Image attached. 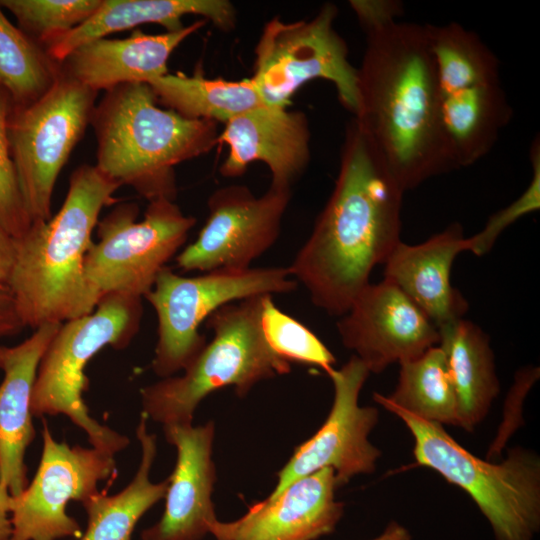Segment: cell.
<instances>
[{"mask_svg":"<svg viewBox=\"0 0 540 540\" xmlns=\"http://www.w3.org/2000/svg\"><path fill=\"white\" fill-rule=\"evenodd\" d=\"M405 191L369 137L348 124L333 191L314 228L295 255L291 276L312 303L329 315H344L401 241Z\"/></svg>","mask_w":540,"mask_h":540,"instance_id":"obj_1","label":"cell"},{"mask_svg":"<svg viewBox=\"0 0 540 540\" xmlns=\"http://www.w3.org/2000/svg\"><path fill=\"white\" fill-rule=\"evenodd\" d=\"M364 31L354 119L404 191L455 170L424 25L392 18Z\"/></svg>","mask_w":540,"mask_h":540,"instance_id":"obj_2","label":"cell"},{"mask_svg":"<svg viewBox=\"0 0 540 540\" xmlns=\"http://www.w3.org/2000/svg\"><path fill=\"white\" fill-rule=\"evenodd\" d=\"M119 187L95 165L79 166L56 215L32 222L16 240L6 285L25 327L63 323L94 311L102 296L88 282L84 260L100 212L117 202L113 195Z\"/></svg>","mask_w":540,"mask_h":540,"instance_id":"obj_3","label":"cell"},{"mask_svg":"<svg viewBox=\"0 0 540 540\" xmlns=\"http://www.w3.org/2000/svg\"><path fill=\"white\" fill-rule=\"evenodd\" d=\"M90 124L97 140L95 166L148 201L175 200V166L218 144L216 122L189 119L159 107L146 83H125L105 91Z\"/></svg>","mask_w":540,"mask_h":540,"instance_id":"obj_4","label":"cell"},{"mask_svg":"<svg viewBox=\"0 0 540 540\" xmlns=\"http://www.w3.org/2000/svg\"><path fill=\"white\" fill-rule=\"evenodd\" d=\"M265 295L226 304L204 322L210 342L183 370L140 390L143 413L166 425L192 424L194 412L209 394L232 386L245 397L259 382L285 375L291 363L268 345L261 327Z\"/></svg>","mask_w":540,"mask_h":540,"instance_id":"obj_5","label":"cell"},{"mask_svg":"<svg viewBox=\"0 0 540 540\" xmlns=\"http://www.w3.org/2000/svg\"><path fill=\"white\" fill-rule=\"evenodd\" d=\"M142 298L105 294L90 314L61 323L37 369L31 412L35 417L63 414L84 430L92 447L111 455L125 449L128 437L93 419L83 395L85 368L104 347L126 348L140 329Z\"/></svg>","mask_w":540,"mask_h":540,"instance_id":"obj_6","label":"cell"},{"mask_svg":"<svg viewBox=\"0 0 540 540\" xmlns=\"http://www.w3.org/2000/svg\"><path fill=\"white\" fill-rule=\"evenodd\" d=\"M414 438L419 465L463 489L490 523L496 540H532L540 527V459L515 447L500 463L484 461L456 442L443 425L392 406Z\"/></svg>","mask_w":540,"mask_h":540,"instance_id":"obj_7","label":"cell"},{"mask_svg":"<svg viewBox=\"0 0 540 540\" xmlns=\"http://www.w3.org/2000/svg\"><path fill=\"white\" fill-rule=\"evenodd\" d=\"M297 285L288 267L219 269L193 277L163 268L144 296L158 321L153 372L167 378L183 371L207 343L200 326L220 307L254 296L290 293Z\"/></svg>","mask_w":540,"mask_h":540,"instance_id":"obj_8","label":"cell"},{"mask_svg":"<svg viewBox=\"0 0 540 540\" xmlns=\"http://www.w3.org/2000/svg\"><path fill=\"white\" fill-rule=\"evenodd\" d=\"M337 7L324 4L311 18L268 20L254 49L250 77L264 103L288 108L292 96L315 79L331 82L341 104L354 116L359 109L357 68L334 27Z\"/></svg>","mask_w":540,"mask_h":540,"instance_id":"obj_9","label":"cell"},{"mask_svg":"<svg viewBox=\"0 0 540 540\" xmlns=\"http://www.w3.org/2000/svg\"><path fill=\"white\" fill-rule=\"evenodd\" d=\"M97 94L62 72L39 100L12 106L8 124L11 156L32 222L51 219L55 183L90 123Z\"/></svg>","mask_w":540,"mask_h":540,"instance_id":"obj_10","label":"cell"},{"mask_svg":"<svg viewBox=\"0 0 540 540\" xmlns=\"http://www.w3.org/2000/svg\"><path fill=\"white\" fill-rule=\"evenodd\" d=\"M138 213L135 203L118 204L97 223L98 241L86 253L84 272L101 296L144 298L196 223L166 198L149 201L141 221Z\"/></svg>","mask_w":540,"mask_h":540,"instance_id":"obj_11","label":"cell"},{"mask_svg":"<svg viewBox=\"0 0 540 540\" xmlns=\"http://www.w3.org/2000/svg\"><path fill=\"white\" fill-rule=\"evenodd\" d=\"M42 440L41 459L32 481L12 496L9 540L80 538L79 523L66 512L68 502H83L99 491L100 481L114 480L117 475L114 455L56 441L45 420Z\"/></svg>","mask_w":540,"mask_h":540,"instance_id":"obj_12","label":"cell"},{"mask_svg":"<svg viewBox=\"0 0 540 540\" xmlns=\"http://www.w3.org/2000/svg\"><path fill=\"white\" fill-rule=\"evenodd\" d=\"M327 375L334 389L331 410L317 432L295 448L277 473V484L267 497L278 495L295 480L323 468L333 469L339 487L356 475L376 469L381 452L369 441V435L378 423L379 411L358 402L369 370L352 355L341 368H333Z\"/></svg>","mask_w":540,"mask_h":540,"instance_id":"obj_13","label":"cell"},{"mask_svg":"<svg viewBox=\"0 0 540 540\" xmlns=\"http://www.w3.org/2000/svg\"><path fill=\"white\" fill-rule=\"evenodd\" d=\"M290 198V189L272 186L261 196L244 185L218 188L197 238L176 256L177 266L184 272L250 268L279 238Z\"/></svg>","mask_w":540,"mask_h":540,"instance_id":"obj_14","label":"cell"},{"mask_svg":"<svg viewBox=\"0 0 540 540\" xmlns=\"http://www.w3.org/2000/svg\"><path fill=\"white\" fill-rule=\"evenodd\" d=\"M342 344L370 373L421 356L439 343V330L393 283L367 284L337 322Z\"/></svg>","mask_w":540,"mask_h":540,"instance_id":"obj_15","label":"cell"},{"mask_svg":"<svg viewBox=\"0 0 540 540\" xmlns=\"http://www.w3.org/2000/svg\"><path fill=\"white\" fill-rule=\"evenodd\" d=\"M338 487L333 469L323 468L253 504L236 520L217 519L210 534L216 540H316L332 533L343 516Z\"/></svg>","mask_w":540,"mask_h":540,"instance_id":"obj_16","label":"cell"},{"mask_svg":"<svg viewBox=\"0 0 540 540\" xmlns=\"http://www.w3.org/2000/svg\"><path fill=\"white\" fill-rule=\"evenodd\" d=\"M177 460L165 494L160 520L141 533V540H201L217 520L212 492L216 469L212 460L215 424L163 426Z\"/></svg>","mask_w":540,"mask_h":540,"instance_id":"obj_17","label":"cell"},{"mask_svg":"<svg viewBox=\"0 0 540 540\" xmlns=\"http://www.w3.org/2000/svg\"><path fill=\"white\" fill-rule=\"evenodd\" d=\"M310 127L301 111L264 105L224 124L218 144L227 147L220 174L243 175L253 162L264 163L271 173L270 186L290 189L311 158Z\"/></svg>","mask_w":540,"mask_h":540,"instance_id":"obj_18","label":"cell"},{"mask_svg":"<svg viewBox=\"0 0 540 540\" xmlns=\"http://www.w3.org/2000/svg\"><path fill=\"white\" fill-rule=\"evenodd\" d=\"M60 325L47 323L18 345H0V483L11 496L28 485L24 458L35 436L32 392L40 360Z\"/></svg>","mask_w":540,"mask_h":540,"instance_id":"obj_19","label":"cell"},{"mask_svg":"<svg viewBox=\"0 0 540 540\" xmlns=\"http://www.w3.org/2000/svg\"><path fill=\"white\" fill-rule=\"evenodd\" d=\"M468 247V237L458 223L420 244L400 241L384 262V279L397 286L439 329L463 318L468 309L450 279L456 256Z\"/></svg>","mask_w":540,"mask_h":540,"instance_id":"obj_20","label":"cell"},{"mask_svg":"<svg viewBox=\"0 0 540 540\" xmlns=\"http://www.w3.org/2000/svg\"><path fill=\"white\" fill-rule=\"evenodd\" d=\"M206 23L199 19L173 32L152 35L136 30L125 39L88 42L61 62L62 72L96 92L125 83L148 84L168 73L174 50Z\"/></svg>","mask_w":540,"mask_h":540,"instance_id":"obj_21","label":"cell"},{"mask_svg":"<svg viewBox=\"0 0 540 540\" xmlns=\"http://www.w3.org/2000/svg\"><path fill=\"white\" fill-rule=\"evenodd\" d=\"M198 15L218 29L235 27L237 13L228 0H102L97 11L84 23L46 47L50 56L61 63L78 47L107 35L154 23L166 32L182 29V19Z\"/></svg>","mask_w":540,"mask_h":540,"instance_id":"obj_22","label":"cell"},{"mask_svg":"<svg viewBox=\"0 0 540 540\" xmlns=\"http://www.w3.org/2000/svg\"><path fill=\"white\" fill-rule=\"evenodd\" d=\"M439 330L458 405L459 427L472 432L487 416L500 391L494 355L483 330L464 318Z\"/></svg>","mask_w":540,"mask_h":540,"instance_id":"obj_23","label":"cell"},{"mask_svg":"<svg viewBox=\"0 0 540 540\" xmlns=\"http://www.w3.org/2000/svg\"><path fill=\"white\" fill-rule=\"evenodd\" d=\"M439 112L456 169L484 157L512 115L500 80L440 95Z\"/></svg>","mask_w":540,"mask_h":540,"instance_id":"obj_24","label":"cell"},{"mask_svg":"<svg viewBox=\"0 0 540 540\" xmlns=\"http://www.w3.org/2000/svg\"><path fill=\"white\" fill-rule=\"evenodd\" d=\"M148 417L142 412L136 428L141 459L132 481L119 493L98 491L81 502L88 516L79 540H131L141 517L165 497L169 480L153 483L150 472L157 454L156 436L148 432Z\"/></svg>","mask_w":540,"mask_h":540,"instance_id":"obj_25","label":"cell"},{"mask_svg":"<svg viewBox=\"0 0 540 540\" xmlns=\"http://www.w3.org/2000/svg\"><path fill=\"white\" fill-rule=\"evenodd\" d=\"M157 102L195 120L223 125L231 119L266 105L251 78L239 81L209 79L200 74H165L148 83Z\"/></svg>","mask_w":540,"mask_h":540,"instance_id":"obj_26","label":"cell"},{"mask_svg":"<svg viewBox=\"0 0 540 540\" xmlns=\"http://www.w3.org/2000/svg\"><path fill=\"white\" fill-rule=\"evenodd\" d=\"M397 386L390 396L374 393V401L406 411L422 420L459 426L458 405L440 346L399 363Z\"/></svg>","mask_w":540,"mask_h":540,"instance_id":"obj_27","label":"cell"},{"mask_svg":"<svg viewBox=\"0 0 540 540\" xmlns=\"http://www.w3.org/2000/svg\"><path fill=\"white\" fill-rule=\"evenodd\" d=\"M440 95L499 79V61L474 32L458 23L424 25Z\"/></svg>","mask_w":540,"mask_h":540,"instance_id":"obj_28","label":"cell"},{"mask_svg":"<svg viewBox=\"0 0 540 540\" xmlns=\"http://www.w3.org/2000/svg\"><path fill=\"white\" fill-rule=\"evenodd\" d=\"M61 73V63L14 26L0 6V87L9 95L12 106H26L39 100Z\"/></svg>","mask_w":540,"mask_h":540,"instance_id":"obj_29","label":"cell"},{"mask_svg":"<svg viewBox=\"0 0 540 540\" xmlns=\"http://www.w3.org/2000/svg\"><path fill=\"white\" fill-rule=\"evenodd\" d=\"M102 0H0L20 29L45 48L89 19Z\"/></svg>","mask_w":540,"mask_h":540,"instance_id":"obj_30","label":"cell"},{"mask_svg":"<svg viewBox=\"0 0 540 540\" xmlns=\"http://www.w3.org/2000/svg\"><path fill=\"white\" fill-rule=\"evenodd\" d=\"M261 327L268 345L286 361L317 366L326 374L334 368L330 350L307 326L278 308L272 295L263 298Z\"/></svg>","mask_w":540,"mask_h":540,"instance_id":"obj_31","label":"cell"},{"mask_svg":"<svg viewBox=\"0 0 540 540\" xmlns=\"http://www.w3.org/2000/svg\"><path fill=\"white\" fill-rule=\"evenodd\" d=\"M12 109L9 95L0 87V222L18 240L32 221L25 208L11 156L8 124Z\"/></svg>","mask_w":540,"mask_h":540,"instance_id":"obj_32","label":"cell"},{"mask_svg":"<svg viewBox=\"0 0 540 540\" xmlns=\"http://www.w3.org/2000/svg\"><path fill=\"white\" fill-rule=\"evenodd\" d=\"M533 167L532 179L526 190L511 204L491 215L484 228L468 237V251L481 256L492 248L499 235L522 216L540 207V146L535 140L530 151Z\"/></svg>","mask_w":540,"mask_h":540,"instance_id":"obj_33","label":"cell"},{"mask_svg":"<svg viewBox=\"0 0 540 540\" xmlns=\"http://www.w3.org/2000/svg\"><path fill=\"white\" fill-rule=\"evenodd\" d=\"M350 6L363 30L402 13V4L391 0H352Z\"/></svg>","mask_w":540,"mask_h":540,"instance_id":"obj_34","label":"cell"},{"mask_svg":"<svg viewBox=\"0 0 540 540\" xmlns=\"http://www.w3.org/2000/svg\"><path fill=\"white\" fill-rule=\"evenodd\" d=\"M15 299L5 284H0V340L24 328Z\"/></svg>","mask_w":540,"mask_h":540,"instance_id":"obj_35","label":"cell"},{"mask_svg":"<svg viewBox=\"0 0 540 540\" xmlns=\"http://www.w3.org/2000/svg\"><path fill=\"white\" fill-rule=\"evenodd\" d=\"M16 255V239L0 222V284H7Z\"/></svg>","mask_w":540,"mask_h":540,"instance_id":"obj_36","label":"cell"},{"mask_svg":"<svg viewBox=\"0 0 540 540\" xmlns=\"http://www.w3.org/2000/svg\"><path fill=\"white\" fill-rule=\"evenodd\" d=\"M11 501L9 490L0 483V540L9 539L11 535Z\"/></svg>","mask_w":540,"mask_h":540,"instance_id":"obj_37","label":"cell"},{"mask_svg":"<svg viewBox=\"0 0 540 540\" xmlns=\"http://www.w3.org/2000/svg\"><path fill=\"white\" fill-rule=\"evenodd\" d=\"M372 540H411V535L404 526L392 521L378 537Z\"/></svg>","mask_w":540,"mask_h":540,"instance_id":"obj_38","label":"cell"},{"mask_svg":"<svg viewBox=\"0 0 540 540\" xmlns=\"http://www.w3.org/2000/svg\"><path fill=\"white\" fill-rule=\"evenodd\" d=\"M6 540H9V539H6Z\"/></svg>","mask_w":540,"mask_h":540,"instance_id":"obj_39","label":"cell"}]
</instances>
